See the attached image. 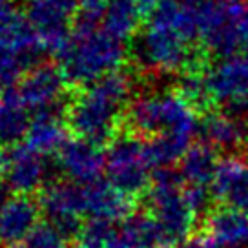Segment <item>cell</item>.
Returning <instances> with one entry per match:
<instances>
[{"instance_id":"cell-1","label":"cell","mask_w":248,"mask_h":248,"mask_svg":"<svg viewBox=\"0 0 248 248\" xmlns=\"http://www.w3.org/2000/svg\"><path fill=\"white\" fill-rule=\"evenodd\" d=\"M133 78L119 70L82 88L66 108V123L77 139L97 146L115 139L117 124L132 102Z\"/></svg>"},{"instance_id":"cell-2","label":"cell","mask_w":248,"mask_h":248,"mask_svg":"<svg viewBox=\"0 0 248 248\" xmlns=\"http://www.w3.org/2000/svg\"><path fill=\"white\" fill-rule=\"evenodd\" d=\"M57 59L68 84L86 88L121 70L126 46L124 40L109 35L104 28L75 30L68 44L57 53Z\"/></svg>"},{"instance_id":"cell-3","label":"cell","mask_w":248,"mask_h":248,"mask_svg":"<svg viewBox=\"0 0 248 248\" xmlns=\"http://www.w3.org/2000/svg\"><path fill=\"white\" fill-rule=\"evenodd\" d=\"M126 123L137 137L179 135L194 140L201 123L195 108L179 92L154 90L133 97L126 109Z\"/></svg>"},{"instance_id":"cell-4","label":"cell","mask_w":248,"mask_h":248,"mask_svg":"<svg viewBox=\"0 0 248 248\" xmlns=\"http://www.w3.org/2000/svg\"><path fill=\"white\" fill-rule=\"evenodd\" d=\"M42 51L30 20L11 6L0 9V90L15 88L39 66Z\"/></svg>"},{"instance_id":"cell-5","label":"cell","mask_w":248,"mask_h":248,"mask_svg":"<svg viewBox=\"0 0 248 248\" xmlns=\"http://www.w3.org/2000/svg\"><path fill=\"white\" fill-rule=\"evenodd\" d=\"M148 208L173 247L190 239L197 214L186 199L185 183L179 173L170 168L155 170L148 188Z\"/></svg>"},{"instance_id":"cell-6","label":"cell","mask_w":248,"mask_h":248,"mask_svg":"<svg viewBox=\"0 0 248 248\" xmlns=\"http://www.w3.org/2000/svg\"><path fill=\"white\" fill-rule=\"evenodd\" d=\"M142 70L155 73H186L195 61L194 40L168 24L148 20L135 46Z\"/></svg>"},{"instance_id":"cell-7","label":"cell","mask_w":248,"mask_h":248,"mask_svg":"<svg viewBox=\"0 0 248 248\" xmlns=\"http://www.w3.org/2000/svg\"><path fill=\"white\" fill-rule=\"evenodd\" d=\"M106 175L108 183L128 197L142 194L152 185L146 142L137 135L115 137L106 148Z\"/></svg>"},{"instance_id":"cell-8","label":"cell","mask_w":248,"mask_h":248,"mask_svg":"<svg viewBox=\"0 0 248 248\" xmlns=\"http://www.w3.org/2000/svg\"><path fill=\"white\" fill-rule=\"evenodd\" d=\"M243 8L228 0L199 2V39L210 53L219 59L235 55L243 46L241 35Z\"/></svg>"},{"instance_id":"cell-9","label":"cell","mask_w":248,"mask_h":248,"mask_svg":"<svg viewBox=\"0 0 248 248\" xmlns=\"http://www.w3.org/2000/svg\"><path fill=\"white\" fill-rule=\"evenodd\" d=\"M210 102L232 113H248V55H230L217 59L210 68L202 71Z\"/></svg>"},{"instance_id":"cell-10","label":"cell","mask_w":248,"mask_h":248,"mask_svg":"<svg viewBox=\"0 0 248 248\" xmlns=\"http://www.w3.org/2000/svg\"><path fill=\"white\" fill-rule=\"evenodd\" d=\"M80 0H28L26 18L30 20L44 51L59 53L68 44L71 24H75Z\"/></svg>"},{"instance_id":"cell-11","label":"cell","mask_w":248,"mask_h":248,"mask_svg":"<svg viewBox=\"0 0 248 248\" xmlns=\"http://www.w3.org/2000/svg\"><path fill=\"white\" fill-rule=\"evenodd\" d=\"M40 212L47 217V223L57 226L66 237H77L86 216L84 185L73 181H55L42 188L39 195Z\"/></svg>"},{"instance_id":"cell-12","label":"cell","mask_w":248,"mask_h":248,"mask_svg":"<svg viewBox=\"0 0 248 248\" xmlns=\"http://www.w3.org/2000/svg\"><path fill=\"white\" fill-rule=\"evenodd\" d=\"M49 164L44 155L28 144H13L0 150V181L15 195H30L44 188Z\"/></svg>"},{"instance_id":"cell-13","label":"cell","mask_w":248,"mask_h":248,"mask_svg":"<svg viewBox=\"0 0 248 248\" xmlns=\"http://www.w3.org/2000/svg\"><path fill=\"white\" fill-rule=\"evenodd\" d=\"M68 80L59 66L39 64L18 82V95L35 113L46 109H61L66 95Z\"/></svg>"},{"instance_id":"cell-14","label":"cell","mask_w":248,"mask_h":248,"mask_svg":"<svg viewBox=\"0 0 248 248\" xmlns=\"http://www.w3.org/2000/svg\"><path fill=\"white\" fill-rule=\"evenodd\" d=\"M59 168L68 181L78 185H90L101 181L106 171V155L101 146L84 139H68L59 152Z\"/></svg>"},{"instance_id":"cell-15","label":"cell","mask_w":248,"mask_h":248,"mask_svg":"<svg viewBox=\"0 0 248 248\" xmlns=\"http://www.w3.org/2000/svg\"><path fill=\"white\" fill-rule=\"evenodd\" d=\"M212 194L226 208L248 214V159L228 155L217 166Z\"/></svg>"},{"instance_id":"cell-16","label":"cell","mask_w":248,"mask_h":248,"mask_svg":"<svg viewBox=\"0 0 248 248\" xmlns=\"http://www.w3.org/2000/svg\"><path fill=\"white\" fill-rule=\"evenodd\" d=\"M39 202L28 195H11L0 204V245L18 247L26 243L30 233L39 225Z\"/></svg>"},{"instance_id":"cell-17","label":"cell","mask_w":248,"mask_h":248,"mask_svg":"<svg viewBox=\"0 0 248 248\" xmlns=\"http://www.w3.org/2000/svg\"><path fill=\"white\" fill-rule=\"evenodd\" d=\"M86 216L90 219L104 221H124L132 216V201L128 195L119 192L108 181H95L84 185Z\"/></svg>"},{"instance_id":"cell-18","label":"cell","mask_w":248,"mask_h":248,"mask_svg":"<svg viewBox=\"0 0 248 248\" xmlns=\"http://www.w3.org/2000/svg\"><path fill=\"white\" fill-rule=\"evenodd\" d=\"M204 235L216 248H247L248 214L226 206L214 210L206 217Z\"/></svg>"},{"instance_id":"cell-19","label":"cell","mask_w":248,"mask_h":248,"mask_svg":"<svg viewBox=\"0 0 248 248\" xmlns=\"http://www.w3.org/2000/svg\"><path fill=\"white\" fill-rule=\"evenodd\" d=\"M64 108L61 109H46L39 111L31 119V126L26 144L31 146L35 152L46 154H59L61 148L66 144V121H64Z\"/></svg>"},{"instance_id":"cell-20","label":"cell","mask_w":248,"mask_h":248,"mask_svg":"<svg viewBox=\"0 0 248 248\" xmlns=\"http://www.w3.org/2000/svg\"><path fill=\"white\" fill-rule=\"evenodd\" d=\"M199 132L202 133L204 142L214 150L233 152L247 144L248 124L232 113H212L202 119Z\"/></svg>"},{"instance_id":"cell-21","label":"cell","mask_w":248,"mask_h":248,"mask_svg":"<svg viewBox=\"0 0 248 248\" xmlns=\"http://www.w3.org/2000/svg\"><path fill=\"white\" fill-rule=\"evenodd\" d=\"M30 126L31 117L18 90H0V142L6 146L18 144V140L28 137Z\"/></svg>"},{"instance_id":"cell-22","label":"cell","mask_w":248,"mask_h":248,"mask_svg":"<svg viewBox=\"0 0 248 248\" xmlns=\"http://www.w3.org/2000/svg\"><path fill=\"white\" fill-rule=\"evenodd\" d=\"M217 150L208 146L206 142L192 144L190 150L183 155L179 161V175L183 183L188 186H212V181L216 177L217 166L221 161H217Z\"/></svg>"},{"instance_id":"cell-23","label":"cell","mask_w":248,"mask_h":248,"mask_svg":"<svg viewBox=\"0 0 248 248\" xmlns=\"http://www.w3.org/2000/svg\"><path fill=\"white\" fill-rule=\"evenodd\" d=\"M130 248H173L164 230L150 214H133L121 225Z\"/></svg>"},{"instance_id":"cell-24","label":"cell","mask_w":248,"mask_h":248,"mask_svg":"<svg viewBox=\"0 0 248 248\" xmlns=\"http://www.w3.org/2000/svg\"><path fill=\"white\" fill-rule=\"evenodd\" d=\"M142 9L139 4L132 0H109L106 15L102 20V28L117 39L126 40L137 31L142 16Z\"/></svg>"},{"instance_id":"cell-25","label":"cell","mask_w":248,"mask_h":248,"mask_svg":"<svg viewBox=\"0 0 248 248\" xmlns=\"http://www.w3.org/2000/svg\"><path fill=\"white\" fill-rule=\"evenodd\" d=\"M78 248H130L113 221L88 219L77 235Z\"/></svg>"},{"instance_id":"cell-26","label":"cell","mask_w":248,"mask_h":248,"mask_svg":"<svg viewBox=\"0 0 248 248\" xmlns=\"http://www.w3.org/2000/svg\"><path fill=\"white\" fill-rule=\"evenodd\" d=\"M70 237L53 226L51 223H39L30 237L24 243V248H71Z\"/></svg>"},{"instance_id":"cell-27","label":"cell","mask_w":248,"mask_h":248,"mask_svg":"<svg viewBox=\"0 0 248 248\" xmlns=\"http://www.w3.org/2000/svg\"><path fill=\"white\" fill-rule=\"evenodd\" d=\"M177 92L181 93L194 108H201L202 104L210 102L202 71L190 70V71H186V73H183V77L179 80Z\"/></svg>"},{"instance_id":"cell-28","label":"cell","mask_w":248,"mask_h":248,"mask_svg":"<svg viewBox=\"0 0 248 248\" xmlns=\"http://www.w3.org/2000/svg\"><path fill=\"white\" fill-rule=\"evenodd\" d=\"M109 0H80L75 30H97L102 26Z\"/></svg>"},{"instance_id":"cell-29","label":"cell","mask_w":248,"mask_h":248,"mask_svg":"<svg viewBox=\"0 0 248 248\" xmlns=\"http://www.w3.org/2000/svg\"><path fill=\"white\" fill-rule=\"evenodd\" d=\"M183 248H216V247L212 245V241H210L204 233H201V235L190 237V239L183 245Z\"/></svg>"},{"instance_id":"cell-30","label":"cell","mask_w":248,"mask_h":248,"mask_svg":"<svg viewBox=\"0 0 248 248\" xmlns=\"http://www.w3.org/2000/svg\"><path fill=\"white\" fill-rule=\"evenodd\" d=\"M241 35H243V47L248 51V8H243L241 15Z\"/></svg>"},{"instance_id":"cell-31","label":"cell","mask_w":248,"mask_h":248,"mask_svg":"<svg viewBox=\"0 0 248 248\" xmlns=\"http://www.w3.org/2000/svg\"><path fill=\"white\" fill-rule=\"evenodd\" d=\"M132 2L139 4L140 9H142V11H146V9H154L155 6H157V2H159V0H132Z\"/></svg>"},{"instance_id":"cell-32","label":"cell","mask_w":248,"mask_h":248,"mask_svg":"<svg viewBox=\"0 0 248 248\" xmlns=\"http://www.w3.org/2000/svg\"><path fill=\"white\" fill-rule=\"evenodd\" d=\"M9 6H11V0H0V9L9 8Z\"/></svg>"},{"instance_id":"cell-33","label":"cell","mask_w":248,"mask_h":248,"mask_svg":"<svg viewBox=\"0 0 248 248\" xmlns=\"http://www.w3.org/2000/svg\"><path fill=\"white\" fill-rule=\"evenodd\" d=\"M185 2H192V4H195V2H201V0H185Z\"/></svg>"},{"instance_id":"cell-34","label":"cell","mask_w":248,"mask_h":248,"mask_svg":"<svg viewBox=\"0 0 248 248\" xmlns=\"http://www.w3.org/2000/svg\"><path fill=\"white\" fill-rule=\"evenodd\" d=\"M228 2H233V4H237V2H241V0H228Z\"/></svg>"},{"instance_id":"cell-35","label":"cell","mask_w":248,"mask_h":248,"mask_svg":"<svg viewBox=\"0 0 248 248\" xmlns=\"http://www.w3.org/2000/svg\"><path fill=\"white\" fill-rule=\"evenodd\" d=\"M13 248H24V247H13Z\"/></svg>"},{"instance_id":"cell-36","label":"cell","mask_w":248,"mask_h":248,"mask_svg":"<svg viewBox=\"0 0 248 248\" xmlns=\"http://www.w3.org/2000/svg\"><path fill=\"white\" fill-rule=\"evenodd\" d=\"M247 248H248V247H247Z\"/></svg>"}]
</instances>
